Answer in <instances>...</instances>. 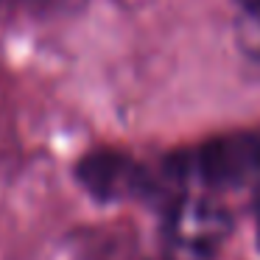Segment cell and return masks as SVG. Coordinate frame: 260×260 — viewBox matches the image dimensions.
Segmentation results:
<instances>
[{
	"label": "cell",
	"mask_w": 260,
	"mask_h": 260,
	"mask_svg": "<svg viewBox=\"0 0 260 260\" xmlns=\"http://www.w3.org/2000/svg\"><path fill=\"white\" fill-rule=\"evenodd\" d=\"M162 232L168 246L179 257L204 260L224 246L232 232V218L224 204H218L215 199L190 193V196L176 199L168 207Z\"/></svg>",
	"instance_id": "cell-1"
},
{
	"label": "cell",
	"mask_w": 260,
	"mask_h": 260,
	"mask_svg": "<svg viewBox=\"0 0 260 260\" xmlns=\"http://www.w3.org/2000/svg\"><path fill=\"white\" fill-rule=\"evenodd\" d=\"M76 174L81 187L104 202H120V199L140 196L146 190V171L137 165V159L120 151L87 154Z\"/></svg>",
	"instance_id": "cell-2"
},
{
	"label": "cell",
	"mask_w": 260,
	"mask_h": 260,
	"mask_svg": "<svg viewBox=\"0 0 260 260\" xmlns=\"http://www.w3.org/2000/svg\"><path fill=\"white\" fill-rule=\"evenodd\" d=\"M235 40L243 56L260 68V9H249L241 14L235 25Z\"/></svg>",
	"instance_id": "cell-3"
},
{
	"label": "cell",
	"mask_w": 260,
	"mask_h": 260,
	"mask_svg": "<svg viewBox=\"0 0 260 260\" xmlns=\"http://www.w3.org/2000/svg\"><path fill=\"white\" fill-rule=\"evenodd\" d=\"M20 3L37 17H68L79 12L87 0H20Z\"/></svg>",
	"instance_id": "cell-4"
},
{
	"label": "cell",
	"mask_w": 260,
	"mask_h": 260,
	"mask_svg": "<svg viewBox=\"0 0 260 260\" xmlns=\"http://www.w3.org/2000/svg\"><path fill=\"white\" fill-rule=\"evenodd\" d=\"M243 6V12H249V9H260V0H238Z\"/></svg>",
	"instance_id": "cell-5"
},
{
	"label": "cell",
	"mask_w": 260,
	"mask_h": 260,
	"mask_svg": "<svg viewBox=\"0 0 260 260\" xmlns=\"http://www.w3.org/2000/svg\"><path fill=\"white\" fill-rule=\"evenodd\" d=\"M257 252H260V204H257Z\"/></svg>",
	"instance_id": "cell-6"
}]
</instances>
